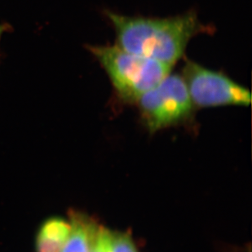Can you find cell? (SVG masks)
Returning <instances> with one entry per match:
<instances>
[{
	"mask_svg": "<svg viewBox=\"0 0 252 252\" xmlns=\"http://www.w3.org/2000/svg\"><path fill=\"white\" fill-rule=\"evenodd\" d=\"M117 45L137 55L173 66L183 56L189 41L207 31L194 12L169 18L126 17L108 12Z\"/></svg>",
	"mask_w": 252,
	"mask_h": 252,
	"instance_id": "cell-1",
	"label": "cell"
},
{
	"mask_svg": "<svg viewBox=\"0 0 252 252\" xmlns=\"http://www.w3.org/2000/svg\"><path fill=\"white\" fill-rule=\"evenodd\" d=\"M183 77L193 105L212 107L219 105H247L252 94L245 87L220 72L214 71L192 61H186Z\"/></svg>",
	"mask_w": 252,
	"mask_h": 252,
	"instance_id": "cell-4",
	"label": "cell"
},
{
	"mask_svg": "<svg viewBox=\"0 0 252 252\" xmlns=\"http://www.w3.org/2000/svg\"><path fill=\"white\" fill-rule=\"evenodd\" d=\"M105 69L117 94L125 101L136 102L171 73L172 66L137 55L119 46H89Z\"/></svg>",
	"mask_w": 252,
	"mask_h": 252,
	"instance_id": "cell-2",
	"label": "cell"
},
{
	"mask_svg": "<svg viewBox=\"0 0 252 252\" xmlns=\"http://www.w3.org/2000/svg\"><path fill=\"white\" fill-rule=\"evenodd\" d=\"M70 231L61 252H92L100 226L88 216L70 213Z\"/></svg>",
	"mask_w": 252,
	"mask_h": 252,
	"instance_id": "cell-5",
	"label": "cell"
},
{
	"mask_svg": "<svg viewBox=\"0 0 252 252\" xmlns=\"http://www.w3.org/2000/svg\"><path fill=\"white\" fill-rule=\"evenodd\" d=\"M9 27L7 24H0V42L2 39V35L5 32H7V31H9Z\"/></svg>",
	"mask_w": 252,
	"mask_h": 252,
	"instance_id": "cell-9",
	"label": "cell"
},
{
	"mask_svg": "<svg viewBox=\"0 0 252 252\" xmlns=\"http://www.w3.org/2000/svg\"><path fill=\"white\" fill-rule=\"evenodd\" d=\"M70 231L69 221L54 217L43 222L36 238L37 252H61Z\"/></svg>",
	"mask_w": 252,
	"mask_h": 252,
	"instance_id": "cell-6",
	"label": "cell"
},
{
	"mask_svg": "<svg viewBox=\"0 0 252 252\" xmlns=\"http://www.w3.org/2000/svg\"><path fill=\"white\" fill-rule=\"evenodd\" d=\"M136 102L143 119L152 131L180 123L193 110V101L183 77L171 73L141 95Z\"/></svg>",
	"mask_w": 252,
	"mask_h": 252,
	"instance_id": "cell-3",
	"label": "cell"
},
{
	"mask_svg": "<svg viewBox=\"0 0 252 252\" xmlns=\"http://www.w3.org/2000/svg\"><path fill=\"white\" fill-rule=\"evenodd\" d=\"M98 241L104 252H138L128 233L114 232L100 227Z\"/></svg>",
	"mask_w": 252,
	"mask_h": 252,
	"instance_id": "cell-7",
	"label": "cell"
},
{
	"mask_svg": "<svg viewBox=\"0 0 252 252\" xmlns=\"http://www.w3.org/2000/svg\"><path fill=\"white\" fill-rule=\"evenodd\" d=\"M100 230V229H99ZM92 252H103L102 248H101V246H100V243H99V241H98V235L97 238H96V240H95V244H94V247H93V250H92Z\"/></svg>",
	"mask_w": 252,
	"mask_h": 252,
	"instance_id": "cell-8",
	"label": "cell"
}]
</instances>
